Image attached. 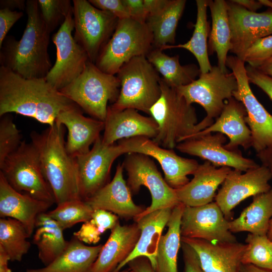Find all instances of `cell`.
Returning <instances> with one entry per match:
<instances>
[{
	"label": "cell",
	"instance_id": "1",
	"mask_svg": "<svg viewBox=\"0 0 272 272\" xmlns=\"http://www.w3.org/2000/svg\"><path fill=\"white\" fill-rule=\"evenodd\" d=\"M78 105L45 78L26 79L0 66V116L16 113L52 126L59 113Z\"/></svg>",
	"mask_w": 272,
	"mask_h": 272
},
{
	"label": "cell",
	"instance_id": "2",
	"mask_svg": "<svg viewBox=\"0 0 272 272\" xmlns=\"http://www.w3.org/2000/svg\"><path fill=\"white\" fill-rule=\"evenodd\" d=\"M25 11L27 21L21 39L7 35L0 47L1 66L26 79L45 78L52 67L48 53L51 33L38 0H27Z\"/></svg>",
	"mask_w": 272,
	"mask_h": 272
},
{
	"label": "cell",
	"instance_id": "3",
	"mask_svg": "<svg viewBox=\"0 0 272 272\" xmlns=\"http://www.w3.org/2000/svg\"><path fill=\"white\" fill-rule=\"evenodd\" d=\"M65 126L55 122L40 133H30L39 155L43 175L53 193L55 203L83 199L76 158L67 152Z\"/></svg>",
	"mask_w": 272,
	"mask_h": 272
},
{
	"label": "cell",
	"instance_id": "4",
	"mask_svg": "<svg viewBox=\"0 0 272 272\" xmlns=\"http://www.w3.org/2000/svg\"><path fill=\"white\" fill-rule=\"evenodd\" d=\"M161 95L150 110L158 132L153 141L169 149L199 131L195 109L177 92L161 80Z\"/></svg>",
	"mask_w": 272,
	"mask_h": 272
},
{
	"label": "cell",
	"instance_id": "5",
	"mask_svg": "<svg viewBox=\"0 0 272 272\" xmlns=\"http://www.w3.org/2000/svg\"><path fill=\"white\" fill-rule=\"evenodd\" d=\"M116 76L120 82V92L109 106L116 110L133 109L149 114L160 97L161 78L147 57L132 58L121 67Z\"/></svg>",
	"mask_w": 272,
	"mask_h": 272
},
{
	"label": "cell",
	"instance_id": "6",
	"mask_svg": "<svg viewBox=\"0 0 272 272\" xmlns=\"http://www.w3.org/2000/svg\"><path fill=\"white\" fill-rule=\"evenodd\" d=\"M119 88L117 76L103 72L89 60L82 74L59 91L93 118L104 121L108 103L116 101Z\"/></svg>",
	"mask_w": 272,
	"mask_h": 272
},
{
	"label": "cell",
	"instance_id": "7",
	"mask_svg": "<svg viewBox=\"0 0 272 272\" xmlns=\"http://www.w3.org/2000/svg\"><path fill=\"white\" fill-rule=\"evenodd\" d=\"M153 36L146 23L119 19L112 36L95 63L104 73L115 75L132 58L146 56L153 49Z\"/></svg>",
	"mask_w": 272,
	"mask_h": 272
},
{
	"label": "cell",
	"instance_id": "8",
	"mask_svg": "<svg viewBox=\"0 0 272 272\" xmlns=\"http://www.w3.org/2000/svg\"><path fill=\"white\" fill-rule=\"evenodd\" d=\"M0 172L18 191H25L42 201L55 203L52 190L46 180L37 151L25 141L0 165Z\"/></svg>",
	"mask_w": 272,
	"mask_h": 272
},
{
	"label": "cell",
	"instance_id": "9",
	"mask_svg": "<svg viewBox=\"0 0 272 272\" xmlns=\"http://www.w3.org/2000/svg\"><path fill=\"white\" fill-rule=\"evenodd\" d=\"M122 165L127 173L126 184L131 194H137L144 186L149 189L151 195L150 206L134 221L156 210L173 208L180 203L175 189L167 183L149 156L128 153Z\"/></svg>",
	"mask_w": 272,
	"mask_h": 272
},
{
	"label": "cell",
	"instance_id": "10",
	"mask_svg": "<svg viewBox=\"0 0 272 272\" xmlns=\"http://www.w3.org/2000/svg\"><path fill=\"white\" fill-rule=\"evenodd\" d=\"M73 12L74 38L85 50L90 61L95 63L114 33L119 19L86 0H73Z\"/></svg>",
	"mask_w": 272,
	"mask_h": 272
},
{
	"label": "cell",
	"instance_id": "11",
	"mask_svg": "<svg viewBox=\"0 0 272 272\" xmlns=\"http://www.w3.org/2000/svg\"><path fill=\"white\" fill-rule=\"evenodd\" d=\"M237 80L231 73H223L217 65L210 71L200 73L199 78L191 83L175 88L189 104L200 105L207 113L204 118L214 121L222 112L226 100L233 97L237 90Z\"/></svg>",
	"mask_w": 272,
	"mask_h": 272
},
{
	"label": "cell",
	"instance_id": "12",
	"mask_svg": "<svg viewBox=\"0 0 272 272\" xmlns=\"http://www.w3.org/2000/svg\"><path fill=\"white\" fill-rule=\"evenodd\" d=\"M245 63L235 55H229L226 66L237 80L238 88L233 93V97L241 102L245 108V121L251 131L252 147L257 153L272 147V115L253 94Z\"/></svg>",
	"mask_w": 272,
	"mask_h": 272
},
{
	"label": "cell",
	"instance_id": "13",
	"mask_svg": "<svg viewBox=\"0 0 272 272\" xmlns=\"http://www.w3.org/2000/svg\"><path fill=\"white\" fill-rule=\"evenodd\" d=\"M74 29L73 12L70 13L58 31L52 37L56 49V59L45 78L58 90L77 79L90 60L85 50L72 35Z\"/></svg>",
	"mask_w": 272,
	"mask_h": 272
},
{
	"label": "cell",
	"instance_id": "14",
	"mask_svg": "<svg viewBox=\"0 0 272 272\" xmlns=\"http://www.w3.org/2000/svg\"><path fill=\"white\" fill-rule=\"evenodd\" d=\"M124 154L139 153L151 157L160 165L164 179L173 188L178 189L190 180L199 164L197 161L180 157L173 149L163 148L150 138L136 137L118 142Z\"/></svg>",
	"mask_w": 272,
	"mask_h": 272
},
{
	"label": "cell",
	"instance_id": "15",
	"mask_svg": "<svg viewBox=\"0 0 272 272\" xmlns=\"http://www.w3.org/2000/svg\"><path fill=\"white\" fill-rule=\"evenodd\" d=\"M272 173L263 165L250 169L244 173L231 170L215 197L225 217L230 221L232 212L245 199L269 191Z\"/></svg>",
	"mask_w": 272,
	"mask_h": 272
},
{
	"label": "cell",
	"instance_id": "16",
	"mask_svg": "<svg viewBox=\"0 0 272 272\" xmlns=\"http://www.w3.org/2000/svg\"><path fill=\"white\" fill-rule=\"evenodd\" d=\"M124 154L119 144H105L99 137L89 152L76 157L81 194L83 200L109 182L114 161Z\"/></svg>",
	"mask_w": 272,
	"mask_h": 272
},
{
	"label": "cell",
	"instance_id": "17",
	"mask_svg": "<svg viewBox=\"0 0 272 272\" xmlns=\"http://www.w3.org/2000/svg\"><path fill=\"white\" fill-rule=\"evenodd\" d=\"M180 230L182 237L211 243L237 241L230 230L229 221L216 202L198 207L185 206Z\"/></svg>",
	"mask_w": 272,
	"mask_h": 272
},
{
	"label": "cell",
	"instance_id": "18",
	"mask_svg": "<svg viewBox=\"0 0 272 272\" xmlns=\"http://www.w3.org/2000/svg\"><path fill=\"white\" fill-rule=\"evenodd\" d=\"M227 2L231 32L230 52L243 60L246 50L253 42L272 35V10L253 12L231 1Z\"/></svg>",
	"mask_w": 272,
	"mask_h": 272
},
{
	"label": "cell",
	"instance_id": "19",
	"mask_svg": "<svg viewBox=\"0 0 272 272\" xmlns=\"http://www.w3.org/2000/svg\"><path fill=\"white\" fill-rule=\"evenodd\" d=\"M225 135L212 133L178 143L176 148L180 152L197 156L216 167H227L246 172L259 165L251 159L243 156L239 150L227 149Z\"/></svg>",
	"mask_w": 272,
	"mask_h": 272
},
{
	"label": "cell",
	"instance_id": "20",
	"mask_svg": "<svg viewBox=\"0 0 272 272\" xmlns=\"http://www.w3.org/2000/svg\"><path fill=\"white\" fill-rule=\"evenodd\" d=\"M181 242L195 251L205 272H239L246 244L210 242L181 236Z\"/></svg>",
	"mask_w": 272,
	"mask_h": 272
},
{
	"label": "cell",
	"instance_id": "21",
	"mask_svg": "<svg viewBox=\"0 0 272 272\" xmlns=\"http://www.w3.org/2000/svg\"><path fill=\"white\" fill-rule=\"evenodd\" d=\"M123 166L118 164L112 180L84 200L94 210L110 212L126 220H134L146 209L136 205L123 178Z\"/></svg>",
	"mask_w": 272,
	"mask_h": 272
},
{
	"label": "cell",
	"instance_id": "22",
	"mask_svg": "<svg viewBox=\"0 0 272 272\" xmlns=\"http://www.w3.org/2000/svg\"><path fill=\"white\" fill-rule=\"evenodd\" d=\"M104 122L103 142L108 145L117 141L136 137L154 139L158 125L151 117L141 114L133 109L116 110L108 106Z\"/></svg>",
	"mask_w": 272,
	"mask_h": 272
},
{
	"label": "cell",
	"instance_id": "23",
	"mask_svg": "<svg viewBox=\"0 0 272 272\" xmlns=\"http://www.w3.org/2000/svg\"><path fill=\"white\" fill-rule=\"evenodd\" d=\"M246 116L243 104L232 97L226 101L224 108L215 122L187 140L213 132H220L229 139V142L225 145L227 149L238 150L240 146L247 150L252 147V141L251 131L245 121Z\"/></svg>",
	"mask_w": 272,
	"mask_h": 272
},
{
	"label": "cell",
	"instance_id": "24",
	"mask_svg": "<svg viewBox=\"0 0 272 272\" xmlns=\"http://www.w3.org/2000/svg\"><path fill=\"white\" fill-rule=\"evenodd\" d=\"M53 205L22 194L13 188L0 172V216L18 220L31 237L35 229L38 216Z\"/></svg>",
	"mask_w": 272,
	"mask_h": 272
},
{
	"label": "cell",
	"instance_id": "25",
	"mask_svg": "<svg viewBox=\"0 0 272 272\" xmlns=\"http://www.w3.org/2000/svg\"><path fill=\"white\" fill-rule=\"evenodd\" d=\"M55 122L67 129L65 147L74 158L89 152L104 128V121L85 116L78 106L60 112Z\"/></svg>",
	"mask_w": 272,
	"mask_h": 272
},
{
	"label": "cell",
	"instance_id": "26",
	"mask_svg": "<svg viewBox=\"0 0 272 272\" xmlns=\"http://www.w3.org/2000/svg\"><path fill=\"white\" fill-rule=\"evenodd\" d=\"M231 170L227 167L218 168L207 161L199 164L193 178L175 189L179 202L187 207L201 206L213 202L219 186Z\"/></svg>",
	"mask_w": 272,
	"mask_h": 272
},
{
	"label": "cell",
	"instance_id": "27",
	"mask_svg": "<svg viewBox=\"0 0 272 272\" xmlns=\"http://www.w3.org/2000/svg\"><path fill=\"white\" fill-rule=\"evenodd\" d=\"M140 235L141 230L137 223L122 226L119 222L111 230L91 272H113L132 252Z\"/></svg>",
	"mask_w": 272,
	"mask_h": 272
},
{
	"label": "cell",
	"instance_id": "28",
	"mask_svg": "<svg viewBox=\"0 0 272 272\" xmlns=\"http://www.w3.org/2000/svg\"><path fill=\"white\" fill-rule=\"evenodd\" d=\"M172 209L168 208L156 210L134 221L137 223L141 230L139 239L132 252L117 266L115 270H121L130 261L140 256L147 257L156 270L158 245Z\"/></svg>",
	"mask_w": 272,
	"mask_h": 272
},
{
	"label": "cell",
	"instance_id": "29",
	"mask_svg": "<svg viewBox=\"0 0 272 272\" xmlns=\"http://www.w3.org/2000/svg\"><path fill=\"white\" fill-rule=\"evenodd\" d=\"M103 245L87 246L74 237L62 253L43 267L26 272H91Z\"/></svg>",
	"mask_w": 272,
	"mask_h": 272
},
{
	"label": "cell",
	"instance_id": "30",
	"mask_svg": "<svg viewBox=\"0 0 272 272\" xmlns=\"http://www.w3.org/2000/svg\"><path fill=\"white\" fill-rule=\"evenodd\" d=\"M212 28L209 34V54L216 52L218 66L224 73H228L226 66L228 53L231 49V32L229 22L227 2L209 0Z\"/></svg>",
	"mask_w": 272,
	"mask_h": 272
},
{
	"label": "cell",
	"instance_id": "31",
	"mask_svg": "<svg viewBox=\"0 0 272 272\" xmlns=\"http://www.w3.org/2000/svg\"><path fill=\"white\" fill-rule=\"evenodd\" d=\"M253 197L252 202L240 216L229 221L231 232H248L253 234L267 235L272 218V188Z\"/></svg>",
	"mask_w": 272,
	"mask_h": 272
},
{
	"label": "cell",
	"instance_id": "32",
	"mask_svg": "<svg viewBox=\"0 0 272 272\" xmlns=\"http://www.w3.org/2000/svg\"><path fill=\"white\" fill-rule=\"evenodd\" d=\"M35 229L33 243L37 247L39 259L47 266L62 253L69 241L65 240L62 228L46 212L38 216Z\"/></svg>",
	"mask_w": 272,
	"mask_h": 272
},
{
	"label": "cell",
	"instance_id": "33",
	"mask_svg": "<svg viewBox=\"0 0 272 272\" xmlns=\"http://www.w3.org/2000/svg\"><path fill=\"white\" fill-rule=\"evenodd\" d=\"M184 207L180 202L172 209L167 224L168 230L162 235L158 245L156 272H178L177 257L181 246L180 226Z\"/></svg>",
	"mask_w": 272,
	"mask_h": 272
},
{
	"label": "cell",
	"instance_id": "34",
	"mask_svg": "<svg viewBox=\"0 0 272 272\" xmlns=\"http://www.w3.org/2000/svg\"><path fill=\"white\" fill-rule=\"evenodd\" d=\"M146 57L162 75V81L174 88L191 83L200 74L199 67L195 64L182 65L179 55L170 56L160 48L153 49Z\"/></svg>",
	"mask_w": 272,
	"mask_h": 272
},
{
	"label": "cell",
	"instance_id": "35",
	"mask_svg": "<svg viewBox=\"0 0 272 272\" xmlns=\"http://www.w3.org/2000/svg\"><path fill=\"white\" fill-rule=\"evenodd\" d=\"M209 0H196L197 16L194 25V31L190 40L184 44L166 45L161 48L166 49L180 48L190 51L196 58L200 73L210 71L211 64L208 53L207 39L209 36L210 26L207 21V8Z\"/></svg>",
	"mask_w": 272,
	"mask_h": 272
},
{
	"label": "cell",
	"instance_id": "36",
	"mask_svg": "<svg viewBox=\"0 0 272 272\" xmlns=\"http://www.w3.org/2000/svg\"><path fill=\"white\" fill-rule=\"evenodd\" d=\"M186 2L185 0H170L160 13L147 18L146 23L153 34L155 48L161 49L175 43L176 28Z\"/></svg>",
	"mask_w": 272,
	"mask_h": 272
},
{
	"label": "cell",
	"instance_id": "37",
	"mask_svg": "<svg viewBox=\"0 0 272 272\" xmlns=\"http://www.w3.org/2000/svg\"><path fill=\"white\" fill-rule=\"evenodd\" d=\"M23 225L10 218L0 219V247L9 255L10 260L20 261L26 254L31 243Z\"/></svg>",
	"mask_w": 272,
	"mask_h": 272
},
{
	"label": "cell",
	"instance_id": "38",
	"mask_svg": "<svg viewBox=\"0 0 272 272\" xmlns=\"http://www.w3.org/2000/svg\"><path fill=\"white\" fill-rule=\"evenodd\" d=\"M94 210L83 199H74L57 205L53 210L46 212L63 230L77 223L91 219Z\"/></svg>",
	"mask_w": 272,
	"mask_h": 272
},
{
	"label": "cell",
	"instance_id": "39",
	"mask_svg": "<svg viewBox=\"0 0 272 272\" xmlns=\"http://www.w3.org/2000/svg\"><path fill=\"white\" fill-rule=\"evenodd\" d=\"M245 242L247 247L242 257V264H251L272 270L271 241L267 236L249 233Z\"/></svg>",
	"mask_w": 272,
	"mask_h": 272
},
{
	"label": "cell",
	"instance_id": "40",
	"mask_svg": "<svg viewBox=\"0 0 272 272\" xmlns=\"http://www.w3.org/2000/svg\"><path fill=\"white\" fill-rule=\"evenodd\" d=\"M41 18L48 31L51 33L64 22L73 12L70 0H38Z\"/></svg>",
	"mask_w": 272,
	"mask_h": 272
},
{
	"label": "cell",
	"instance_id": "41",
	"mask_svg": "<svg viewBox=\"0 0 272 272\" xmlns=\"http://www.w3.org/2000/svg\"><path fill=\"white\" fill-rule=\"evenodd\" d=\"M8 114L0 120V165L20 146L22 135Z\"/></svg>",
	"mask_w": 272,
	"mask_h": 272
},
{
	"label": "cell",
	"instance_id": "42",
	"mask_svg": "<svg viewBox=\"0 0 272 272\" xmlns=\"http://www.w3.org/2000/svg\"><path fill=\"white\" fill-rule=\"evenodd\" d=\"M272 56V35L257 39L246 50L243 60L257 68Z\"/></svg>",
	"mask_w": 272,
	"mask_h": 272
},
{
	"label": "cell",
	"instance_id": "43",
	"mask_svg": "<svg viewBox=\"0 0 272 272\" xmlns=\"http://www.w3.org/2000/svg\"><path fill=\"white\" fill-rule=\"evenodd\" d=\"M95 7L110 12L118 19L130 18L122 0H89Z\"/></svg>",
	"mask_w": 272,
	"mask_h": 272
},
{
	"label": "cell",
	"instance_id": "44",
	"mask_svg": "<svg viewBox=\"0 0 272 272\" xmlns=\"http://www.w3.org/2000/svg\"><path fill=\"white\" fill-rule=\"evenodd\" d=\"M115 214L104 210H95L90 221L98 228L101 234L112 230L119 222Z\"/></svg>",
	"mask_w": 272,
	"mask_h": 272
},
{
	"label": "cell",
	"instance_id": "45",
	"mask_svg": "<svg viewBox=\"0 0 272 272\" xmlns=\"http://www.w3.org/2000/svg\"><path fill=\"white\" fill-rule=\"evenodd\" d=\"M23 15L22 11L0 9V47L10 29Z\"/></svg>",
	"mask_w": 272,
	"mask_h": 272
},
{
	"label": "cell",
	"instance_id": "46",
	"mask_svg": "<svg viewBox=\"0 0 272 272\" xmlns=\"http://www.w3.org/2000/svg\"><path fill=\"white\" fill-rule=\"evenodd\" d=\"M246 70L250 83L260 88L272 100V77L248 64L246 66Z\"/></svg>",
	"mask_w": 272,
	"mask_h": 272
},
{
	"label": "cell",
	"instance_id": "47",
	"mask_svg": "<svg viewBox=\"0 0 272 272\" xmlns=\"http://www.w3.org/2000/svg\"><path fill=\"white\" fill-rule=\"evenodd\" d=\"M101 234L98 228L89 220L84 223L80 230L74 232V236L80 241L90 244L98 242Z\"/></svg>",
	"mask_w": 272,
	"mask_h": 272
},
{
	"label": "cell",
	"instance_id": "48",
	"mask_svg": "<svg viewBox=\"0 0 272 272\" xmlns=\"http://www.w3.org/2000/svg\"><path fill=\"white\" fill-rule=\"evenodd\" d=\"M184 262L183 272H205L202 268L197 255L189 245L181 242Z\"/></svg>",
	"mask_w": 272,
	"mask_h": 272
},
{
	"label": "cell",
	"instance_id": "49",
	"mask_svg": "<svg viewBox=\"0 0 272 272\" xmlns=\"http://www.w3.org/2000/svg\"><path fill=\"white\" fill-rule=\"evenodd\" d=\"M130 18L142 23H146L148 14L143 0H122Z\"/></svg>",
	"mask_w": 272,
	"mask_h": 272
},
{
	"label": "cell",
	"instance_id": "50",
	"mask_svg": "<svg viewBox=\"0 0 272 272\" xmlns=\"http://www.w3.org/2000/svg\"><path fill=\"white\" fill-rule=\"evenodd\" d=\"M134 272H156L150 260L146 257H138L127 264Z\"/></svg>",
	"mask_w": 272,
	"mask_h": 272
},
{
	"label": "cell",
	"instance_id": "51",
	"mask_svg": "<svg viewBox=\"0 0 272 272\" xmlns=\"http://www.w3.org/2000/svg\"><path fill=\"white\" fill-rule=\"evenodd\" d=\"M170 0H143L148 17L156 15L163 11Z\"/></svg>",
	"mask_w": 272,
	"mask_h": 272
},
{
	"label": "cell",
	"instance_id": "52",
	"mask_svg": "<svg viewBox=\"0 0 272 272\" xmlns=\"http://www.w3.org/2000/svg\"><path fill=\"white\" fill-rule=\"evenodd\" d=\"M26 1L25 0H1V9H8L14 11L18 9L20 11L25 10Z\"/></svg>",
	"mask_w": 272,
	"mask_h": 272
},
{
	"label": "cell",
	"instance_id": "53",
	"mask_svg": "<svg viewBox=\"0 0 272 272\" xmlns=\"http://www.w3.org/2000/svg\"><path fill=\"white\" fill-rule=\"evenodd\" d=\"M262 165L267 167L272 173V147L257 153Z\"/></svg>",
	"mask_w": 272,
	"mask_h": 272
},
{
	"label": "cell",
	"instance_id": "54",
	"mask_svg": "<svg viewBox=\"0 0 272 272\" xmlns=\"http://www.w3.org/2000/svg\"><path fill=\"white\" fill-rule=\"evenodd\" d=\"M232 2L242 6L246 10L253 12L261 8L263 6L259 1L254 0H231Z\"/></svg>",
	"mask_w": 272,
	"mask_h": 272
},
{
	"label": "cell",
	"instance_id": "55",
	"mask_svg": "<svg viewBox=\"0 0 272 272\" xmlns=\"http://www.w3.org/2000/svg\"><path fill=\"white\" fill-rule=\"evenodd\" d=\"M10 258L6 251L0 247V272H12L8 266Z\"/></svg>",
	"mask_w": 272,
	"mask_h": 272
},
{
	"label": "cell",
	"instance_id": "56",
	"mask_svg": "<svg viewBox=\"0 0 272 272\" xmlns=\"http://www.w3.org/2000/svg\"><path fill=\"white\" fill-rule=\"evenodd\" d=\"M239 272H272V270L262 268L251 264H242Z\"/></svg>",
	"mask_w": 272,
	"mask_h": 272
},
{
	"label": "cell",
	"instance_id": "57",
	"mask_svg": "<svg viewBox=\"0 0 272 272\" xmlns=\"http://www.w3.org/2000/svg\"><path fill=\"white\" fill-rule=\"evenodd\" d=\"M256 69L262 73L272 77V56Z\"/></svg>",
	"mask_w": 272,
	"mask_h": 272
},
{
	"label": "cell",
	"instance_id": "58",
	"mask_svg": "<svg viewBox=\"0 0 272 272\" xmlns=\"http://www.w3.org/2000/svg\"><path fill=\"white\" fill-rule=\"evenodd\" d=\"M268 239L272 241V218L270 221L269 227L267 234Z\"/></svg>",
	"mask_w": 272,
	"mask_h": 272
},
{
	"label": "cell",
	"instance_id": "59",
	"mask_svg": "<svg viewBox=\"0 0 272 272\" xmlns=\"http://www.w3.org/2000/svg\"><path fill=\"white\" fill-rule=\"evenodd\" d=\"M113 272H134L130 268H128V269L120 270H114Z\"/></svg>",
	"mask_w": 272,
	"mask_h": 272
},
{
	"label": "cell",
	"instance_id": "60",
	"mask_svg": "<svg viewBox=\"0 0 272 272\" xmlns=\"http://www.w3.org/2000/svg\"><path fill=\"white\" fill-rule=\"evenodd\" d=\"M270 246H271V251H272V241H271Z\"/></svg>",
	"mask_w": 272,
	"mask_h": 272
}]
</instances>
